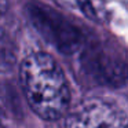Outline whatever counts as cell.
I'll use <instances>...</instances> for the list:
<instances>
[{"instance_id":"obj_1","label":"cell","mask_w":128,"mask_h":128,"mask_svg":"<svg viewBox=\"0 0 128 128\" xmlns=\"http://www.w3.org/2000/svg\"><path fill=\"white\" fill-rule=\"evenodd\" d=\"M21 84L30 109L43 120H58L68 113L70 90L64 70L46 52L26 56L20 69Z\"/></svg>"},{"instance_id":"obj_2","label":"cell","mask_w":128,"mask_h":128,"mask_svg":"<svg viewBox=\"0 0 128 128\" xmlns=\"http://www.w3.org/2000/svg\"><path fill=\"white\" fill-rule=\"evenodd\" d=\"M26 14L43 39L59 52L70 55L83 47V33L61 12L44 4L30 3L26 7Z\"/></svg>"},{"instance_id":"obj_3","label":"cell","mask_w":128,"mask_h":128,"mask_svg":"<svg viewBox=\"0 0 128 128\" xmlns=\"http://www.w3.org/2000/svg\"><path fill=\"white\" fill-rule=\"evenodd\" d=\"M81 68L92 81L118 87L128 80V64L102 44H90L81 52Z\"/></svg>"},{"instance_id":"obj_4","label":"cell","mask_w":128,"mask_h":128,"mask_svg":"<svg viewBox=\"0 0 128 128\" xmlns=\"http://www.w3.org/2000/svg\"><path fill=\"white\" fill-rule=\"evenodd\" d=\"M66 128H128V117L116 103L103 98L81 102L66 117Z\"/></svg>"},{"instance_id":"obj_5","label":"cell","mask_w":128,"mask_h":128,"mask_svg":"<svg viewBox=\"0 0 128 128\" xmlns=\"http://www.w3.org/2000/svg\"><path fill=\"white\" fill-rule=\"evenodd\" d=\"M7 59H8V51H7V47L4 46L3 40L0 39V65L4 64Z\"/></svg>"},{"instance_id":"obj_6","label":"cell","mask_w":128,"mask_h":128,"mask_svg":"<svg viewBox=\"0 0 128 128\" xmlns=\"http://www.w3.org/2000/svg\"><path fill=\"white\" fill-rule=\"evenodd\" d=\"M6 11H7V2L6 0H0V18L3 17Z\"/></svg>"}]
</instances>
